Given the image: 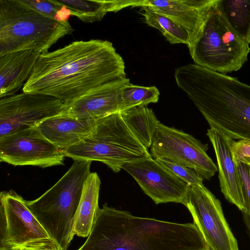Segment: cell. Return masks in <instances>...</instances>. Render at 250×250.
<instances>
[{"label":"cell","instance_id":"obj_1","mask_svg":"<svg viewBox=\"0 0 250 250\" xmlns=\"http://www.w3.org/2000/svg\"><path fill=\"white\" fill-rule=\"evenodd\" d=\"M125 75L124 60L112 42L75 41L41 53L22 90L66 102Z\"/></svg>","mask_w":250,"mask_h":250},{"label":"cell","instance_id":"obj_31","mask_svg":"<svg viewBox=\"0 0 250 250\" xmlns=\"http://www.w3.org/2000/svg\"><path fill=\"white\" fill-rule=\"evenodd\" d=\"M0 250H12L4 247H0Z\"/></svg>","mask_w":250,"mask_h":250},{"label":"cell","instance_id":"obj_11","mask_svg":"<svg viewBox=\"0 0 250 250\" xmlns=\"http://www.w3.org/2000/svg\"><path fill=\"white\" fill-rule=\"evenodd\" d=\"M65 156L41 133L37 126L0 139V161L10 165L42 168L64 165Z\"/></svg>","mask_w":250,"mask_h":250},{"label":"cell","instance_id":"obj_2","mask_svg":"<svg viewBox=\"0 0 250 250\" xmlns=\"http://www.w3.org/2000/svg\"><path fill=\"white\" fill-rule=\"evenodd\" d=\"M77 250H208L194 223L137 217L109 207L99 209L91 231Z\"/></svg>","mask_w":250,"mask_h":250},{"label":"cell","instance_id":"obj_27","mask_svg":"<svg viewBox=\"0 0 250 250\" xmlns=\"http://www.w3.org/2000/svg\"><path fill=\"white\" fill-rule=\"evenodd\" d=\"M21 2L37 12L55 19L57 12L61 9L51 0H19Z\"/></svg>","mask_w":250,"mask_h":250},{"label":"cell","instance_id":"obj_16","mask_svg":"<svg viewBox=\"0 0 250 250\" xmlns=\"http://www.w3.org/2000/svg\"><path fill=\"white\" fill-rule=\"evenodd\" d=\"M214 0H139L136 7L147 6L154 12L166 15L177 22L189 33L191 44Z\"/></svg>","mask_w":250,"mask_h":250},{"label":"cell","instance_id":"obj_4","mask_svg":"<svg viewBox=\"0 0 250 250\" xmlns=\"http://www.w3.org/2000/svg\"><path fill=\"white\" fill-rule=\"evenodd\" d=\"M92 161L74 160L62 177L39 198L26 204L61 250H67L83 185L91 173Z\"/></svg>","mask_w":250,"mask_h":250},{"label":"cell","instance_id":"obj_22","mask_svg":"<svg viewBox=\"0 0 250 250\" xmlns=\"http://www.w3.org/2000/svg\"><path fill=\"white\" fill-rule=\"evenodd\" d=\"M217 4L232 30L250 44V0H217Z\"/></svg>","mask_w":250,"mask_h":250},{"label":"cell","instance_id":"obj_26","mask_svg":"<svg viewBox=\"0 0 250 250\" xmlns=\"http://www.w3.org/2000/svg\"><path fill=\"white\" fill-rule=\"evenodd\" d=\"M238 171L244 202L245 213L250 217V164L235 163Z\"/></svg>","mask_w":250,"mask_h":250},{"label":"cell","instance_id":"obj_8","mask_svg":"<svg viewBox=\"0 0 250 250\" xmlns=\"http://www.w3.org/2000/svg\"><path fill=\"white\" fill-rule=\"evenodd\" d=\"M0 247L12 250H61L14 190L0 194Z\"/></svg>","mask_w":250,"mask_h":250},{"label":"cell","instance_id":"obj_3","mask_svg":"<svg viewBox=\"0 0 250 250\" xmlns=\"http://www.w3.org/2000/svg\"><path fill=\"white\" fill-rule=\"evenodd\" d=\"M174 76L210 128L250 141V85L195 63L177 68Z\"/></svg>","mask_w":250,"mask_h":250},{"label":"cell","instance_id":"obj_17","mask_svg":"<svg viewBox=\"0 0 250 250\" xmlns=\"http://www.w3.org/2000/svg\"><path fill=\"white\" fill-rule=\"evenodd\" d=\"M97 119H78L60 113L45 119L37 126L46 138L62 150L89 135L96 125Z\"/></svg>","mask_w":250,"mask_h":250},{"label":"cell","instance_id":"obj_19","mask_svg":"<svg viewBox=\"0 0 250 250\" xmlns=\"http://www.w3.org/2000/svg\"><path fill=\"white\" fill-rule=\"evenodd\" d=\"M101 180L96 172H91L85 180L77 209L74 234L88 237L91 231L99 209V198Z\"/></svg>","mask_w":250,"mask_h":250},{"label":"cell","instance_id":"obj_14","mask_svg":"<svg viewBox=\"0 0 250 250\" xmlns=\"http://www.w3.org/2000/svg\"><path fill=\"white\" fill-rule=\"evenodd\" d=\"M129 79H117L98 86L70 101L64 102L61 113L81 119H97L118 112L123 87Z\"/></svg>","mask_w":250,"mask_h":250},{"label":"cell","instance_id":"obj_15","mask_svg":"<svg viewBox=\"0 0 250 250\" xmlns=\"http://www.w3.org/2000/svg\"><path fill=\"white\" fill-rule=\"evenodd\" d=\"M207 135L215 154L221 191L242 212L244 208L240 180L231 152L234 140L213 128L208 129Z\"/></svg>","mask_w":250,"mask_h":250},{"label":"cell","instance_id":"obj_12","mask_svg":"<svg viewBox=\"0 0 250 250\" xmlns=\"http://www.w3.org/2000/svg\"><path fill=\"white\" fill-rule=\"evenodd\" d=\"M63 103L52 96L23 92L0 98V139L58 115Z\"/></svg>","mask_w":250,"mask_h":250},{"label":"cell","instance_id":"obj_6","mask_svg":"<svg viewBox=\"0 0 250 250\" xmlns=\"http://www.w3.org/2000/svg\"><path fill=\"white\" fill-rule=\"evenodd\" d=\"M62 150L65 157L74 160L103 163L115 173L125 164L152 157L127 127L120 111L98 119L89 135Z\"/></svg>","mask_w":250,"mask_h":250},{"label":"cell","instance_id":"obj_10","mask_svg":"<svg viewBox=\"0 0 250 250\" xmlns=\"http://www.w3.org/2000/svg\"><path fill=\"white\" fill-rule=\"evenodd\" d=\"M184 205L190 212L208 250H239L220 201L203 184L190 186Z\"/></svg>","mask_w":250,"mask_h":250},{"label":"cell","instance_id":"obj_7","mask_svg":"<svg viewBox=\"0 0 250 250\" xmlns=\"http://www.w3.org/2000/svg\"><path fill=\"white\" fill-rule=\"evenodd\" d=\"M194 63L218 73L239 70L248 61L249 44L230 27L217 0L210 6L201 28L188 47Z\"/></svg>","mask_w":250,"mask_h":250},{"label":"cell","instance_id":"obj_13","mask_svg":"<svg viewBox=\"0 0 250 250\" xmlns=\"http://www.w3.org/2000/svg\"><path fill=\"white\" fill-rule=\"evenodd\" d=\"M122 169L156 204L174 202L184 205L190 186L152 157L125 164Z\"/></svg>","mask_w":250,"mask_h":250},{"label":"cell","instance_id":"obj_20","mask_svg":"<svg viewBox=\"0 0 250 250\" xmlns=\"http://www.w3.org/2000/svg\"><path fill=\"white\" fill-rule=\"evenodd\" d=\"M57 5L65 6L71 15L83 21L92 23L101 21L108 13L117 12L128 6L134 7L138 0H51Z\"/></svg>","mask_w":250,"mask_h":250},{"label":"cell","instance_id":"obj_28","mask_svg":"<svg viewBox=\"0 0 250 250\" xmlns=\"http://www.w3.org/2000/svg\"><path fill=\"white\" fill-rule=\"evenodd\" d=\"M231 152L235 163L240 162L250 164V141H233Z\"/></svg>","mask_w":250,"mask_h":250},{"label":"cell","instance_id":"obj_21","mask_svg":"<svg viewBox=\"0 0 250 250\" xmlns=\"http://www.w3.org/2000/svg\"><path fill=\"white\" fill-rule=\"evenodd\" d=\"M129 130L146 148L150 147L155 130L160 123L152 109L136 106L120 111Z\"/></svg>","mask_w":250,"mask_h":250},{"label":"cell","instance_id":"obj_5","mask_svg":"<svg viewBox=\"0 0 250 250\" xmlns=\"http://www.w3.org/2000/svg\"><path fill=\"white\" fill-rule=\"evenodd\" d=\"M73 31L68 21L44 16L19 0H0V56L23 50L42 53Z\"/></svg>","mask_w":250,"mask_h":250},{"label":"cell","instance_id":"obj_29","mask_svg":"<svg viewBox=\"0 0 250 250\" xmlns=\"http://www.w3.org/2000/svg\"><path fill=\"white\" fill-rule=\"evenodd\" d=\"M71 15L70 11L65 6H62L61 9L55 16V20L59 21H67Z\"/></svg>","mask_w":250,"mask_h":250},{"label":"cell","instance_id":"obj_23","mask_svg":"<svg viewBox=\"0 0 250 250\" xmlns=\"http://www.w3.org/2000/svg\"><path fill=\"white\" fill-rule=\"evenodd\" d=\"M146 23L159 30L171 44L184 43L189 47L191 43L188 31L169 17L154 12L148 6L142 5Z\"/></svg>","mask_w":250,"mask_h":250},{"label":"cell","instance_id":"obj_25","mask_svg":"<svg viewBox=\"0 0 250 250\" xmlns=\"http://www.w3.org/2000/svg\"><path fill=\"white\" fill-rule=\"evenodd\" d=\"M155 160L189 186L203 184L204 180L193 170L164 159L157 158Z\"/></svg>","mask_w":250,"mask_h":250},{"label":"cell","instance_id":"obj_30","mask_svg":"<svg viewBox=\"0 0 250 250\" xmlns=\"http://www.w3.org/2000/svg\"><path fill=\"white\" fill-rule=\"evenodd\" d=\"M243 215V221L246 227L247 231L250 237V217L245 213L242 212Z\"/></svg>","mask_w":250,"mask_h":250},{"label":"cell","instance_id":"obj_9","mask_svg":"<svg viewBox=\"0 0 250 250\" xmlns=\"http://www.w3.org/2000/svg\"><path fill=\"white\" fill-rule=\"evenodd\" d=\"M208 145L192 135L160 122L154 134L150 154L195 171L203 180H209L218 171L207 154Z\"/></svg>","mask_w":250,"mask_h":250},{"label":"cell","instance_id":"obj_18","mask_svg":"<svg viewBox=\"0 0 250 250\" xmlns=\"http://www.w3.org/2000/svg\"><path fill=\"white\" fill-rule=\"evenodd\" d=\"M41 53L23 50L0 56V98L16 94L29 78Z\"/></svg>","mask_w":250,"mask_h":250},{"label":"cell","instance_id":"obj_24","mask_svg":"<svg viewBox=\"0 0 250 250\" xmlns=\"http://www.w3.org/2000/svg\"><path fill=\"white\" fill-rule=\"evenodd\" d=\"M159 95V90L154 86H142L129 82L122 89L120 111L136 106H147L150 103H156Z\"/></svg>","mask_w":250,"mask_h":250}]
</instances>
